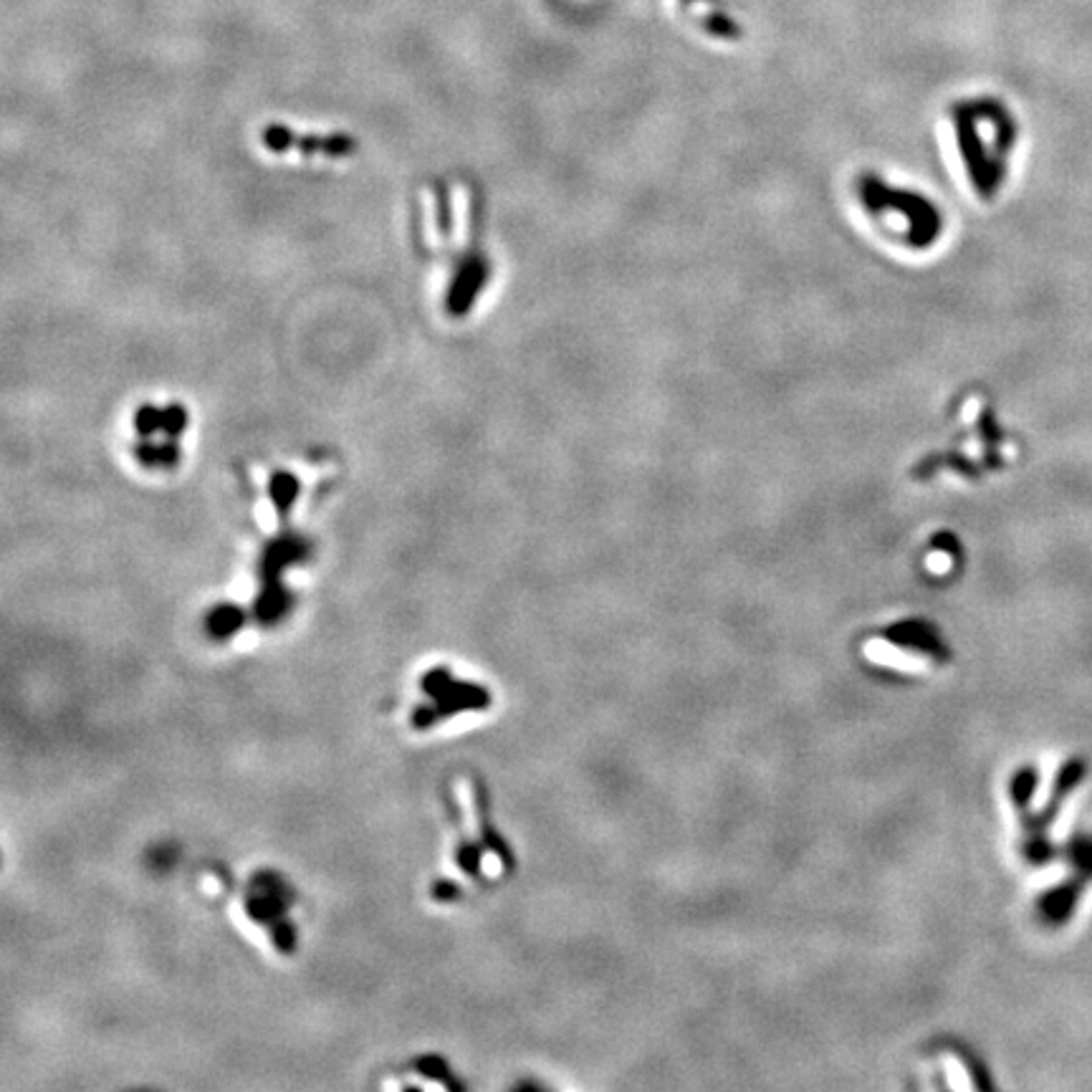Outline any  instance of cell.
Wrapping results in <instances>:
<instances>
[{"label": "cell", "mask_w": 1092, "mask_h": 1092, "mask_svg": "<svg viewBox=\"0 0 1092 1092\" xmlns=\"http://www.w3.org/2000/svg\"><path fill=\"white\" fill-rule=\"evenodd\" d=\"M858 206L880 238L906 251H925L938 241L944 218L933 201L875 175L860 177Z\"/></svg>", "instance_id": "obj_1"}, {"label": "cell", "mask_w": 1092, "mask_h": 1092, "mask_svg": "<svg viewBox=\"0 0 1092 1092\" xmlns=\"http://www.w3.org/2000/svg\"><path fill=\"white\" fill-rule=\"evenodd\" d=\"M486 278H488V263L478 256L468 258V261L461 266L453 287H450L448 299H445V306H448L450 314L453 316L468 314L473 306V299H476L478 292L483 289Z\"/></svg>", "instance_id": "obj_2"}, {"label": "cell", "mask_w": 1092, "mask_h": 1092, "mask_svg": "<svg viewBox=\"0 0 1092 1092\" xmlns=\"http://www.w3.org/2000/svg\"><path fill=\"white\" fill-rule=\"evenodd\" d=\"M887 640H892L896 645H901L903 650H913L916 655H925V658L935 660H949V650L944 648V643L935 635L933 625H925V622H901V625H892V630H887Z\"/></svg>", "instance_id": "obj_3"}, {"label": "cell", "mask_w": 1092, "mask_h": 1092, "mask_svg": "<svg viewBox=\"0 0 1092 1092\" xmlns=\"http://www.w3.org/2000/svg\"><path fill=\"white\" fill-rule=\"evenodd\" d=\"M698 24H701L703 31H708V34L715 36V39H724V41H739L741 36H744V29H741L739 24H736L731 15L726 13H706L698 18Z\"/></svg>", "instance_id": "obj_4"}, {"label": "cell", "mask_w": 1092, "mask_h": 1092, "mask_svg": "<svg viewBox=\"0 0 1092 1092\" xmlns=\"http://www.w3.org/2000/svg\"><path fill=\"white\" fill-rule=\"evenodd\" d=\"M296 493H299V481H296V476H292V473H276V476L271 478V498L281 514H287L289 506L294 504Z\"/></svg>", "instance_id": "obj_5"}, {"label": "cell", "mask_w": 1092, "mask_h": 1092, "mask_svg": "<svg viewBox=\"0 0 1092 1092\" xmlns=\"http://www.w3.org/2000/svg\"><path fill=\"white\" fill-rule=\"evenodd\" d=\"M134 430H137L142 438H149L158 430H163V410L155 405H142L134 412Z\"/></svg>", "instance_id": "obj_6"}, {"label": "cell", "mask_w": 1092, "mask_h": 1092, "mask_svg": "<svg viewBox=\"0 0 1092 1092\" xmlns=\"http://www.w3.org/2000/svg\"><path fill=\"white\" fill-rule=\"evenodd\" d=\"M296 134L292 132L289 127L283 125H271L266 127V132H263V144H266L271 152H287V149L296 147Z\"/></svg>", "instance_id": "obj_7"}, {"label": "cell", "mask_w": 1092, "mask_h": 1092, "mask_svg": "<svg viewBox=\"0 0 1092 1092\" xmlns=\"http://www.w3.org/2000/svg\"><path fill=\"white\" fill-rule=\"evenodd\" d=\"M187 428V410L177 402H172L163 410V430L168 433V438H177V435L185 433Z\"/></svg>", "instance_id": "obj_8"}, {"label": "cell", "mask_w": 1092, "mask_h": 1092, "mask_svg": "<svg viewBox=\"0 0 1092 1092\" xmlns=\"http://www.w3.org/2000/svg\"><path fill=\"white\" fill-rule=\"evenodd\" d=\"M134 458L147 468H158L160 466V443H149V440H144V443H139L137 448H134Z\"/></svg>", "instance_id": "obj_9"}, {"label": "cell", "mask_w": 1092, "mask_h": 1092, "mask_svg": "<svg viewBox=\"0 0 1092 1092\" xmlns=\"http://www.w3.org/2000/svg\"><path fill=\"white\" fill-rule=\"evenodd\" d=\"M180 461V448H177L175 438H170L168 443H160V466L172 468Z\"/></svg>", "instance_id": "obj_10"}, {"label": "cell", "mask_w": 1092, "mask_h": 1092, "mask_svg": "<svg viewBox=\"0 0 1092 1092\" xmlns=\"http://www.w3.org/2000/svg\"><path fill=\"white\" fill-rule=\"evenodd\" d=\"M683 3H686V5H688V3H713V5H720V3H724V0H683Z\"/></svg>", "instance_id": "obj_11"}]
</instances>
